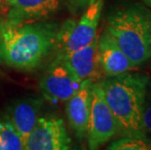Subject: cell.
<instances>
[{
  "label": "cell",
  "mask_w": 151,
  "mask_h": 150,
  "mask_svg": "<svg viewBox=\"0 0 151 150\" xmlns=\"http://www.w3.org/2000/svg\"><path fill=\"white\" fill-rule=\"evenodd\" d=\"M55 24L30 23L0 24V62L22 71H32L54 49Z\"/></svg>",
  "instance_id": "1"
},
{
  "label": "cell",
  "mask_w": 151,
  "mask_h": 150,
  "mask_svg": "<svg viewBox=\"0 0 151 150\" xmlns=\"http://www.w3.org/2000/svg\"><path fill=\"white\" fill-rule=\"evenodd\" d=\"M149 77L141 73H122L101 82L109 108L123 136L147 138L142 114ZM149 139V138H148Z\"/></svg>",
  "instance_id": "2"
},
{
  "label": "cell",
  "mask_w": 151,
  "mask_h": 150,
  "mask_svg": "<svg viewBox=\"0 0 151 150\" xmlns=\"http://www.w3.org/2000/svg\"><path fill=\"white\" fill-rule=\"evenodd\" d=\"M105 30L136 66L151 58V12L140 6L122 9L107 18Z\"/></svg>",
  "instance_id": "3"
},
{
  "label": "cell",
  "mask_w": 151,
  "mask_h": 150,
  "mask_svg": "<svg viewBox=\"0 0 151 150\" xmlns=\"http://www.w3.org/2000/svg\"><path fill=\"white\" fill-rule=\"evenodd\" d=\"M104 0H96L86 8L84 14L77 22L66 21L58 31L55 47L57 56L66 54L87 46L97 37L101 16Z\"/></svg>",
  "instance_id": "4"
},
{
  "label": "cell",
  "mask_w": 151,
  "mask_h": 150,
  "mask_svg": "<svg viewBox=\"0 0 151 150\" xmlns=\"http://www.w3.org/2000/svg\"><path fill=\"white\" fill-rule=\"evenodd\" d=\"M118 133L116 120L105 100L101 83L94 82L91 91V109L87 128L90 149H98Z\"/></svg>",
  "instance_id": "5"
},
{
  "label": "cell",
  "mask_w": 151,
  "mask_h": 150,
  "mask_svg": "<svg viewBox=\"0 0 151 150\" xmlns=\"http://www.w3.org/2000/svg\"><path fill=\"white\" fill-rule=\"evenodd\" d=\"M82 82L63 59L57 57L45 71L39 87L47 100L53 103H66L79 90Z\"/></svg>",
  "instance_id": "6"
},
{
  "label": "cell",
  "mask_w": 151,
  "mask_h": 150,
  "mask_svg": "<svg viewBox=\"0 0 151 150\" xmlns=\"http://www.w3.org/2000/svg\"><path fill=\"white\" fill-rule=\"evenodd\" d=\"M71 139L63 119L57 117L39 118L25 143L27 150H67Z\"/></svg>",
  "instance_id": "7"
},
{
  "label": "cell",
  "mask_w": 151,
  "mask_h": 150,
  "mask_svg": "<svg viewBox=\"0 0 151 150\" xmlns=\"http://www.w3.org/2000/svg\"><path fill=\"white\" fill-rule=\"evenodd\" d=\"M98 56L101 68L107 77L129 72L137 67L106 30L98 40Z\"/></svg>",
  "instance_id": "8"
},
{
  "label": "cell",
  "mask_w": 151,
  "mask_h": 150,
  "mask_svg": "<svg viewBox=\"0 0 151 150\" xmlns=\"http://www.w3.org/2000/svg\"><path fill=\"white\" fill-rule=\"evenodd\" d=\"M98 40L99 37L97 36L87 46L65 56L57 57L63 59L76 77L81 81L90 79L96 82L101 77V70L98 56Z\"/></svg>",
  "instance_id": "9"
},
{
  "label": "cell",
  "mask_w": 151,
  "mask_h": 150,
  "mask_svg": "<svg viewBox=\"0 0 151 150\" xmlns=\"http://www.w3.org/2000/svg\"><path fill=\"white\" fill-rule=\"evenodd\" d=\"M7 20L11 23H30L50 18L60 8V0H10Z\"/></svg>",
  "instance_id": "10"
},
{
  "label": "cell",
  "mask_w": 151,
  "mask_h": 150,
  "mask_svg": "<svg viewBox=\"0 0 151 150\" xmlns=\"http://www.w3.org/2000/svg\"><path fill=\"white\" fill-rule=\"evenodd\" d=\"M93 83L90 79L84 80L79 90L66 101L65 110L69 126L80 139L87 136Z\"/></svg>",
  "instance_id": "11"
},
{
  "label": "cell",
  "mask_w": 151,
  "mask_h": 150,
  "mask_svg": "<svg viewBox=\"0 0 151 150\" xmlns=\"http://www.w3.org/2000/svg\"><path fill=\"white\" fill-rule=\"evenodd\" d=\"M41 106L42 103L39 100L29 98L18 101L11 108L9 119L20 133L24 144L38 122Z\"/></svg>",
  "instance_id": "12"
},
{
  "label": "cell",
  "mask_w": 151,
  "mask_h": 150,
  "mask_svg": "<svg viewBox=\"0 0 151 150\" xmlns=\"http://www.w3.org/2000/svg\"><path fill=\"white\" fill-rule=\"evenodd\" d=\"M0 138L4 144V150L25 149L24 140L12 124L9 117L0 120Z\"/></svg>",
  "instance_id": "13"
},
{
  "label": "cell",
  "mask_w": 151,
  "mask_h": 150,
  "mask_svg": "<svg viewBox=\"0 0 151 150\" xmlns=\"http://www.w3.org/2000/svg\"><path fill=\"white\" fill-rule=\"evenodd\" d=\"M107 149L110 150H150L151 139L148 138H134V136H123L115 140Z\"/></svg>",
  "instance_id": "14"
},
{
  "label": "cell",
  "mask_w": 151,
  "mask_h": 150,
  "mask_svg": "<svg viewBox=\"0 0 151 150\" xmlns=\"http://www.w3.org/2000/svg\"><path fill=\"white\" fill-rule=\"evenodd\" d=\"M142 126L143 131L146 136L148 138L151 136V83L149 81L147 86V91L145 95L143 106V114H142Z\"/></svg>",
  "instance_id": "15"
},
{
  "label": "cell",
  "mask_w": 151,
  "mask_h": 150,
  "mask_svg": "<svg viewBox=\"0 0 151 150\" xmlns=\"http://www.w3.org/2000/svg\"><path fill=\"white\" fill-rule=\"evenodd\" d=\"M69 3L76 9H84L87 8L90 4H92L93 2L96 0H68Z\"/></svg>",
  "instance_id": "16"
},
{
  "label": "cell",
  "mask_w": 151,
  "mask_h": 150,
  "mask_svg": "<svg viewBox=\"0 0 151 150\" xmlns=\"http://www.w3.org/2000/svg\"><path fill=\"white\" fill-rule=\"evenodd\" d=\"M144 4H145L147 7H149V8H151V0H141Z\"/></svg>",
  "instance_id": "17"
},
{
  "label": "cell",
  "mask_w": 151,
  "mask_h": 150,
  "mask_svg": "<svg viewBox=\"0 0 151 150\" xmlns=\"http://www.w3.org/2000/svg\"><path fill=\"white\" fill-rule=\"evenodd\" d=\"M0 150H4V144H3L1 138H0Z\"/></svg>",
  "instance_id": "18"
},
{
  "label": "cell",
  "mask_w": 151,
  "mask_h": 150,
  "mask_svg": "<svg viewBox=\"0 0 151 150\" xmlns=\"http://www.w3.org/2000/svg\"><path fill=\"white\" fill-rule=\"evenodd\" d=\"M4 1H6V2H7V3H8L9 1H10V0H4Z\"/></svg>",
  "instance_id": "19"
}]
</instances>
